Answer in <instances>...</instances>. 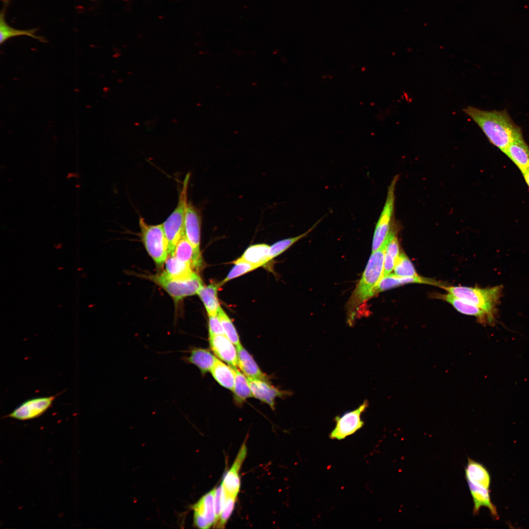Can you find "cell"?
<instances>
[{
    "mask_svg": "<svg viewBox=\"0 0 529 529\" xmlns=\"http://www.w3.org/2000/svg\"><path fill=\"white\" fill-rule=\"evenodd\" d=\"M209 335L224 334L223 328L218 315H209Z\"/></svg>",
    "mask_w": 529,
    "mask_h": 529,
    "instance_id": "d590c367",
    "label": "cell"
},
{
    "mask_svg": "<svg viewBox=\"0 0 529 529\" xmlns=\"http://www.w3.org/2000/svg\"><path fill=\"white\" fill-rule=\"evenodd\" d=\"M467 481L489 489L491 477L487 469L481 463L468 458L465 469Z\"/></svg>",
    "mask_w": 529,
    "mask_h": 529,
    "instance_id": "603a6c76",
    "label": "cell"
},
{
    "mask_svg": "<svg viewBox=\"0 0 529 529\" xmlns=\"http://www.w3.org/2000/svg\"><path fill=\"white\" fill-rule=\"evenodd\" d=\"M209 343L212 351L220 360L233 367H239L237 348L224 334L209 336Z\"/></svg>",
    "mask_w": 529,
    "mask_h": 529,
    "instance_id": "4fadbf2b",
    "label": "cell"
},
{
    "mask_svg": "<svg viewBox=\"0 0 529 529\" xmlns=\"http://www.w3.org/2000/svg\"><path fill=\"white\" fill-rule=\"evenodd\" d=\"M217 315L220 319L224 334L236 347L241 345L239 336L232 320L221 307Z\"/></svg>",
    "mask_w": 529,
    "mask_h": 529,
    "instance_id": "1f68e13d",
    "label": "cell"
},
{
    "mask_svg": "<svg viewBox=\"0 0 529 529\" xmlns=\"http://www.w3.org/2000/svg\"><path fill=\"white\" fill-rule=\"evenodd\" d=\"M235 371V381L232 391L235 399L239 404L242 403L246 399L253 397L249 385L248 378L237 368L233 367Z\"/></svg>",
    "mask_w": 529,
    "mask_h": 529,
    "instance_id": "83f0119b",
    "label": "cell"
},
{
    "mask_svg": "<svg viewBox=\"0 0 529 529\" xmlns=\"http://www.w3.org/2000/svg\"><path fill=\"white\" fill-rule=\"evenodd\" d=\"M215 491L216 488H214L206 493L192 506L193 511V525L198 528L209 529L216 522L215 506Z\"/></svg>",
    "mask_w": 529,
    "mask_h": 529,
    "instance_id": "9c48e42d",
    "label": "cell"
},
{
    "mask_svg": "<svg viewBox=\"0 0 529 529\" xmlns=\"http://www.w3.org/2000/svg\"><path fill=\"white\" fill-rule=\"evenodd\" d=\"M400 253V245L396 232L393 229L385 248L383 277L391 273Z\"/></svg>",
    "mask_w": 529,
    "mask_h": 529,
    "instance_id": "d4e9b609",
    "label": "cell"
},
{
    "mask_svg": "<svg viewBox=\"0 0 529 529\" xmlns=\"http://www.w3.org/2000/svg\"><path fill=\"white\" fill-rule=\"evenodd\" d=\"M481 129L489 141L503 152L514 141L523 138L522 129L506 110H483L473 106L463 109Z\"/></svg>",
    "mask_w": 529,
    "mask_h": 529,
    "instance_id": "6da1fadb",
    "label": "cell"
},
{
    "mask_svg": "<svg viewBox=\"0 0 529 529\" xmlns=\"http://www.w3.org/2000/svg\"><path fill=\"white\" fill-rule=\"evenodd\" d=\"M525 182L529 187V170L522 173Z\"/></svg>",
    "mask_w": 529,
    "mask_h": 529,
    "instance_id": "8d00e7d4",
    "label": "cell"
},
{
    "mask_svg": "<svg viewBox=\"0 0 529 529\" xmlns=\"http://www.w3.org/2000/svg\"><path fill=\"white\" fill-rule=\"evenodd\" d=\"M233 263L234 264V266L230 270L227 276L219 283L221 286L231 280L258 268L256 266L241 260L240 258L235 260Z\"/></svg>",
    "mask_w": 529,
    "mask_h": 529,
    "instance_id": "d6a6232c",
    "label": "cell"
},
{
    "mask_svg": "<svg viewBox=\"0 0 529 529\" xmlns=\"http://www.w3.org/2000/svg\"><path fill=\"white\" fill-rule=\"evenodd\" d=\"M368 406V402L365 400L356 409L336 416L335 418L336 425L329 434L330 438L342 440L361 428L364 422L361 419V415Z\"/></svg>",
    "mask_w": 529,
    "mask_h": 529,
    "instance_id": "ba28073f",
    "label": "cell"
},
{
    "mask_svg": "<svg viewBox=\"0 0 529 529\" xmlns=\"http://www.w3.org/2000/svg\"><path fill=\"white\" fill-rule=\"evenodd\" d=\"M441 288L457 297L484 311L487 314L490 322L494 319L496 307L501 296L502 286L484 289L445 286Z\"/></svg>",
    "mask_w": 529,
    "mask_h": 529,
    "instance_id": "3957f363",
    "label": "cell"
},
{
    "mask_svg": "<svg viewBox=\"0 0 529 529\" xmlns=\"http://www.w3.org/2000/svg\"><path fill=\"white\" fill-rule=\"evenodd\" d=\"M144 277L164 289L176 302L197 294L199 289L204 285L196 272L190 278L185 280L172 278L165 271L145 275Z\"/></svg>",
    "mask_w": 529,
    "mask_h": 529,
    "instance_id": "8992f818",
    "label": "cell"
},
{
    "mask_svg": "<svg viewBox=\"0 0 529 529\" xmlns=\"http://www.w3.org/2000/svg\"><path fill=\"white\" fill-rule=\"evenodd\" d=\"M190 173L184 179L175 209L163 223L164 230L169 245V255H173L175 246L185 236V219L188 204V190Z\"/></svg>",
    "mask_w": 529,
    "mask_h": 529,
    "instance_id": "277c9868",
    "label": "cell"
},
{
    "mask_svg": "<svg viewBox=\"0 0 529 529\" xmlns=\"http://www.w3.org/2000/svg\"><path fill=\"white\" fill-rule=\"evenodd\" d=\"M522 173L529 170V146L523 138L511 143L503 152Z\"/></svg>",
    "mask_w": 529,
    "mask_h": 529,
    "instance_id": "e0dca14e",
    "label": "cell"
},
{
    "mask_svg": "<svg viewBox=\"0 0 529 529\" xmlns=\"http://www.w3.org/2000/svg\"><path fill=\"white\" fill-rule=\"evenodd\" d=\"M321 219H320L319 220H318L309 230L306 231L304 233L294 237L287 238L279 240L277 242L273 243L271 246H270V261L283 253L295 242L306 237L316 226V225L321 220Z\"/></svg>",
    "mask_w": 529,
    "mask_h": 529,
    "instance_id": "f546056e",
    "label": "cell"
},
{
    "mask_svg": "<svg viewBox=\"0 0 529 529\" xmlns=\"http://www.w3.org/2000/svg\"><path fill=\"white\" fill-rule=\"evenodd\" d=\"M467 481L473 500L474 514H478L480 508L484 506L489 510L491 515L495 519H498L499 516L496 507L491 500L489 489L469 481Z\"/></svg>",
    "mask_w": 529,
    "mask_h": 529,
    "instance_id": "2e32d148",
    "label": "cell"
},
{
    "mask_svg": "<svg viewBox=\"0 0 529 529\" xmlns=\"http://www.w3.org/2000/svg\"><path fill=\"white\" fill-rule=\"evenodd\" d=\"M247 454L246 443L240 447L231 468L223 478L221 485L225 497L237 498L240 485L239 472Z\"/></svg>",
    "mask_w": 529,
    "mask_h": 529,
    "instance_id": "7c38bea8",
    "label": "cell"
},
{
    "mask_svg": "<svg viewBox=\"0 0 529 529\" xmlns=\"http://www.w3.org/2000/svg\"><path fill=\"white\" fill-rule=\"evenodd\" d=\"M217 358L209 350L201 348L192 349L185 361L195 365L204 374L210 372Z\"/></svg>",
    "mask_w": 529,
    "mask_h": 529,
    "instance_id": "44dd1931",
    "label": "cell"
},
{
    "mask_svg": "<svg viewBox=\"0 0 529 529\" xmlns=\"http://www.w3.org/2000/svg\"><path fill=\"white\" fill-rule=\"evenodd\" d=\"M36 29L19 30L10 26L5 22L4 11H2L0 18V43L2 44L7 39L18 36L26 35L43 42L44 39L35 35Z\"/></svg>",
    "mask_w": 529,
    "mask_h": 529,
    "instance_id": "f1b7e54d",
    "label": "cell"
},
{
    "mask_svg": "<svg viewBox=\"0 0 529 529\" xmlns=\"http://www.w3.org/2000/svg\"><path fill=\"white\" fill-rule=\"evenodd\" d=\"M389 236L379 249L372 252L361 277L349 299L347 309L349 322H352L360 306L374 296V290L383 276L385 254Z\"/></svg>",
    "mask_w": 529,
    "mask_h": 529,
    "instance_id": "7a4b0ae2",
    "label": "cell"
},
{
    "mask_svg": "<svg viewBox=\"0 0 529 529\" xmlns=\"http://www.w3.org/2000/svg\"><path fill=\"white\" fill-rule=\"evenodd\" d=\"M398 175L395 176L388 187L385 205L376 223L372 245V251L379 249L393 229L392 223L395 201V191Z\"/></svg>",
    "mask_w": 529,
    "mask_h": 529,
    "instance_id": "52a82bcc",
    "label": "cell"
},
{
    "mask_svg": "<svg viewBox=\"0 0 529 529\" xmlns=\"http://www.w3.org/2000/svg\"><path fill=\"white\" fill-rule=\"evenodd\" d=\"M248 380L253 397L268 404L272 409L275 408V399L287 395V392L275 387L268 380L251 378Z\"/></svg>",
    "mask_w": 529,
    "mask_h": 529,
    "instance_id": "5bb4252c",
    "label": "cell"
},
{
    "mask_svg": "<svg viewBox=\"0 0 529 529\" xmlns=\"http://www.w3.org/2000/svg\"><path fill=\"white\" fill-rule=\"evenodd\" d=\"M439 297L450 303L456 310L461 313L475 316L479 320H487L489 322L488 317L484 311L457 297L450 293L441 294Z\"/></svg>",
    "mask_w": 529,
    "mask_h": 529,
    "instance_id": "7402d4cb",
    "label": "cell"
},
{
    "mask_svg": "<svg viewBox=\"0 0 529 529\" xmlns=\"http://www.w3.org/2000/svg\"><path fill=\"white\" fill-rule=\"evenodd\" d=\"M221 287L220 283H212L203 285L197 294L204 304L209 315H216L221 308L217 297V291Z\"/></svg>",
    "mask_w": 529,
    "mask_h": 529,
    "instance_id": "ffe728a7",
    "label": "cell"
},
{
    "mask_svg": "<svg viewBox=\"0 0 529 529\" xmlns=\"http://www.w3.org/2000/svg\"><path fill=\"white\" fill-rule=\"evenodd\" d=\"M55 398V396H51L29 399L22 403L7 416L20 420L37 417L51 406Z\"/></svg>",
    "mask_w": 529,
    "mask_h": 529,
    "instance_id": "30bf717a",
    "label": "cell"
},
{
    "mask_svg": "<svg viewBox=\"0 0 529 529\" xmlns=\"http://www.w3.org/2000/svg\"><path fill=\"white\" fill-rule=\"evenodd\" d=\"M173 255L177 259L190 265L195 271L198 270L202 265L201 256L196 253L185 236L176 244Z\"/></svg>",
    "mask_w": 529,
    "mask_h": 529,
    "instance_id": "ac0fdd59",
    "label": "cell"
},
{
    "mask_svg": "<svg viewBox=\"0 0 529 529\" xmlns=\"http://www.w3.org/2000/svg\"><path fill=\"white\" fill-rule=\"evenodd\" d=\"M224 501V494L221 484L217 488H216L215 494V506L216 522L219 521L223 508Z\"/></svg>",
    "mask_w": 529,
    "mask_h": 529,
    "instance_id": "e575fe53",
    "label": "cell"
},
{
    "mask_svg": "<svg viewBox=\"0 0 529 529\" xmlns=\"http://www.w3.org/2000/svg\"><path fill=\"white\" fill-rule=\"evenodd\" d=\"M201 221L200 210L191 202H188L185 219V236L200 256Z\"/></svg>",
    "mask_w": 529,
    "mask_h": 529,
    "instance_id": "8fae6325",
    "label": "cell"
},
{
    "mask_svg": "<svg viewBox=\"0 0 529 529\" xmlns=\"http://www.w3.org/2000/svg\"><path fill=\"white\" fill-rule=\"evenodd\" d=\"M165 264V272L175 279H187L196 272L190 265L177 259L174 255H168Z\"/></svg>",
    "mask_w": 529,
    "mask_h": 529,
    "instance_id": "484cf974",
    "label": "cell"
},
{
    "mask_svg": "<svg viewBox=\"0 0 529 529\" xmlns=\"http://www.w3.org/2000/svg\"><path fill=\"white\" fill-rule=\"evenodd\" d=\"M233 497H224V501L218 524V528H223L234 509L236 499Z\"/></svg>",
    "mask_w": 529,
    "mask_h": 529,
    "instance_id": "836d02e7",
    "label": "cell"
},
{
    "mask_svg": "<svg viewBox=\"0 0 529 529\" xmlns=\"http://www.w3.org/2000/svg\"><path fill=\"white\" fill-rule=\"evenodd\" d=\"M394 274L402 277H415L419 275L409 257L403 252H400L394 268Z\"/></svg>",
    "mask_w": 529,
    "mask_h": 529,
    "instance_id": "4dcf8cb0",
    "label": "cell"
},
{
    "mask_svg": "<svg viewBox=\"0 0 529 529\" xmlns=\"http://www.w3.org/2000/svg\"><path fill=\"white\" fill-rule=\"evenodd\" d=\"M239 367L248 378L267 380L258 364L242 345L237 347Z\"/></svg>",
    "mask_w": 529,
    "mask_h": 529,
    "instance_id": "d6986e66",
    "label": "cell"
},
{
    "mask_svg": "<svg viewBox=\"0 0 529 529\" xmlns=\"http://www.w3.org/2000/svg\"><path fill=\"white\" fill-rule=\"evenodd\" d=\"M210 372L220 385L232 391L235 381V371L233 367L217 359Z\"/></svg>",
    "mask_w": 529,
    "mask_h": 529,
    "instance_id": "4316f807",
    "label": "cell"
},
{
    "mask_svg": "<svg viewBox=\"0 0 529 529\" xmlns=\"http://www.w3.org/2000/svg\"><path fill=\"white\" fill-rule=\"evenodd\" d=\"M270 246L265 243L249 246L240 258L258 268L267 263L269 260Z\"/></svg>",
    "mask_w": 529,
    "mask_h": 529,
    "instance_id": "cb8c5ba5",
    "label": "cell"
},
{
    "mask_svg": "<svg viewBox=\"0 0 529 529\" xmlns=\"http://www.w3.org/2000/svg\"><path fill=\"white\" fill-rule=\"evenodd\" d=\"M141 238L148 255L157 266L162 265L169 255V245L162 224L151 225L140 216Z\"/></svg>",
    "mask_w": 529,
    "mask_h": 529,
    "instance_id": "5b68a950",
    "label": "cell"
},
{
    "mask_svg": "<svg viewBox=\"0 0 529 529\" xmlns=\"http://www.w3.org/2000/svg\"><path fill=\"white\" fill-rule=\"evenodd\" d=\"M409 283L424 284L441 287L443 286L438 281L419 275L415 277H402L390 273L382 277L380 279L374 290V296L385 290Z\"/></svg>",
    "mask_w": 529,
    "mask_h": 529,
    "instance_id": "9a60e30c",
    "label": "cell"
}]
</instances>
